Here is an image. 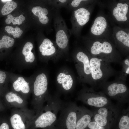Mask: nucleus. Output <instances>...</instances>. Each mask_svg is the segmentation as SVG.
Listing matches in <instances>:
<instances>
[{"mask_svg":"<svg viewBox=\"0 0 129 129\" xmlns=\"http://www.w3.org/2000/svg\"><path fill=\"white\" fill-rule=\"evenodd\" d=\"M47 104L43 107L34 121L36 128H46L50 127L56 122L57 115L63 102L58 96H48Z\"/></svg>","mask_w":129,"mask_h":129,"instance_id":"obj_1","label":"nucleus"},{"mask_svg":"<svg viewBox=\"0 0 129 129\" xmlns=\"http://www.w3.org/2000/svg\"><path fill=\"white\" fill-rule=\"evenodd\" d=\"M54 25L55 32V43L62 53L66 54L68 51L69 43L71 35L64 20L58 12L53 19Z\"/></svg>","mask_w":129,"mask_h":129,"instance_id":"obj_2","label":"nucleus"},{"mask_svg":"<svg viewBox=\"0 0 129 129\" xmlns=\"http://www.w3.org/2000/svg\"><path fill=\"white\" fill-rule=\"evenodd\" d=\"M81 111V108L73 102L63 103L56 122L66 129H76Z\"/></svg>","mask_w":129,"mask_h":129,"instance_id":"obj_3","label":"nucleus"},{"mask_svg":"<svg viewBox=\"0 0 129 129\" xmlns=\"http://www.w3.org/2000/svg\"><path fill=\"white\" fill-rule=\"evenodd\" d=\"M90 12L86 6L72 11L70 21L72 27L70 29L72 34L76 37L79 36L81 29L89 21Z\"/></svg>","mask_w":129,"mask_h":129,"instance_id":"obj_4","label":"nucleus"},{"mask_svg":"<svg viewBox=\"0 0 129 129\" xmlns=\"http://www.w3.org/2000/svg\"><path fill=\"white\" fill-rule=\"evenodd\" d=\"M48 85L47 77L44 73H42L37 76L34 83L33 92L38 112H40L43 108V104L49 96L46 95Z\"/></svg>","mask_w":129,"mask_h":129,"instance_id":"obj_5","label":"nucleus"},{"mask_svg":"<svg viewBox=\"0 0 129 129\" xmlns=\"http://www.w3.org/2000/svg\"><path fill=\"white\" fill-rule=\"evenodd\" d=\"M116 115V113L113 109L102 107L100 108L96 112L92 118L99 125L104 127L108 122L115 119Z\"/></svg>","mask_w":129,"mask_h":129,"instance_id":"obj_6","label":"nucleus"},{"mask_svg":"<svg viewBox=\"0 0 129 129\" xmlns=\"http://www.w3.org/2000/svg\"><path fill=\"white\" fill-rule=\"evenodd\" d=\"M40 52L43 56L51 58L60 56L63 54L57 45L55 41L44 38L39 47Z\"/></svg>","mask_w":129,"mask_h":129,"instance_id":"obj_7","label":"nucleus"},{"mask_svg":"<svg viewBox=\"0 0 129 129\" xmlns=\"http://www.w3.org/2000/svg\"><path fill=\"white\" fill-rule=\"evenodd\" d=\"M78 99L90 106L98 108L104 107L108 103V99L104 96H91L84 93L80 95Z\"/></svg>","mask_w":129,"mask_h":129,"instance_id":"obj_8","label":"nucleus"},{"mask_svg":"<svg viewBox=\"0 0 129 129\" xmlns=\"http://www.w3.org/2000/svg\"><path fill=\"white\" fill-rule=\"evenodd\" d=\"M57 81L60 88L64 92H68L72 89L73 80L70 74L60 72L57 75Z\"/></svg>","mask_w":129,"mask_h":129,"instance_id":"obj_9","label":"nucleus"},{"mask_svg":"<svg viewBox=\"0 0 129 129\" xmlns=\"http://www.w3.org/2000/svg\"><path fill=\"white\" fill-rule=\"evenodd\" d=\"M113 50L111 44L108 42L97 41L93 43L90 51L92 54L97 55L101 53L109 54L112 52Z\"/></svg>","mask_w":129,"mask_h":129,"instance_id":"obj_10","label":"nucleus"},{"mask_svg":"<svg viewBox=\"0 0 129 129\" xmlns=\"http://www.w3.org/2000/svg\"><path fill=\"white\" fill-rule=\"evenodd\" d=\"M128 9L129 6L126 3H118L113 10V15L118 22H126L128 19Z\"/></svg>","mask_w":129,"mask_h":129,"instance_id":"obj_11","label":"nucleus"},{"mask_svg":"<svg viewBox=\"0 0 129 129\" xmlns=\"http://www.w3.org/2000/svg\"><path fill=\"white\" fill-rule=\"evenodd\" d=\"M107 26V22L105 18L99 16L95 19L91 28V32L95 35H100L105 32Z\"/></svg>","mask_w":129,"mask_h":129,"instance_id":"obj_12","label":"nucleus"},{"mask_svg":"<svg viewBox=\"0 0 129 129\" xmlns=\"http://www.w3.org/2000/svg\"><path fill=\"white\" fill-rule=\"evenodd\" d=\"M92 118L91 113L85 109L81 108V111L76 124V129H85Z\"/></svg>","mask_w":129,"mask_h":129,"instance_id":"obj_13","label":"nucleus"},{"mask_svg":"<svg viewBox=\"0 0 129 129\" xmlns=\"http://www.w3.org/2000/svg\"><path fill=\"white\" fill-rule=\"evenodd\" d=\"M102 59L93 57L90 60L91 69V74L93 79H100L103 76V73L101 69V61Z\"/></svg>","mask_w":129,"mask_h":129,"instance_id":"obj_14","label":"nucleus"},{"mask_svg":"<svg viewBox=\"0 0 129 129\" xmlns=\"http://www.w3.org/2000/svg\"><path fill=\"white\" fill-rule=\"evenodd\" d=\"M76 57L78 62L83 64L84 73L87 75L91 74L90 60L87 55L84 52L79 51L76 54Z\"/></svg>","mask_w":129,"mask_h":129,"instance_id":"obj_15","label":"nucleus"},{"mask_svg":"<svg viewBox=\"0 0 129 129\" xmlns=\"http://www.w3.org/2000/svg\"><path fill=\"white\" fill-rule=\"evenodd\" d=\"M127 88L122 84L114 83L110 85L108 87V94L111 97H114L126 92Z\"/></svg>","mask_w":129,"mask_h":129,"instance_id":"obj_16","label":"nucleus"},{"mask_svg":"<svg viewBox=\"0 0 129 129\" xmlns=\"http://www.w3.org/2000/svg\"><path fill=\"white\" fill-rule=\"evenodd\" d=\"M13 86L17 91H21L25 94L28 93L30 90L28 83L22 77H19L13 83Z\"/></svg>","mask_w":129,"mask_h":129,"instance_id":"obj_17","label":"nucleus"},{"mask_svg":"<svg viewBox=\"0 0 129 129\" xmlns=\"http://www.w3.org/2000/svg\"><path fill=\"white\" fill-rule=\"evenodd\" d=\"M33 47L32 44L30 42H28L26 43L23 48L22 53L24 56L25 60L27 62L32 63L34 60V55L31 52Z\"/></svg>","mask_w":129,"mask_h":129,"instance_id":"obj_18","label":"nucleus"},{"mask_svg":"<svg viewBox=\"0 0 129 129\" xmlns=\"http://www.w3.org/2000/svg\"><path fill=\"white\" fill-rule=\"evenodd\" d=\"M11 125L14 129H25L26 126L21 116L15 113L10 118Z\"/></svg>","mask_w":129,"mask_h":129,"instance_id":"obj_19","label":"nucleus"},{"mask_svg":"<svg viewBox=\"0 0 129 129\" xmlns=\"http://www.w3.org/2000/svg\"><path fill=\"white\" fill-rule=\"evenodd\" d=\"M117 39L126 46L129 47V34L123 30L118 31L115 34Z\"/></svg>","mask_w":129,"mask_h":129,"instance_id":"obj_20","label":"nucleus"},{"mask_svg":"<svg viewBox=\"0 0 129 129\" xmlns=\"http://www.w3.org/2000/svg\"><path fill=\"white\" fill-rule=\"evenodd\" d=\"M87 1V0H70L66 8L69 10L73 11L85 6Z\"/></svg>","mask_w":129,"mask_h":129,"instance_id":"obj_21","label":"nucleus"},{"mask_svg":"<svg viewBox=\"0 0 129 129\" xmlns=\"http://www.w3.org/2000/svg\"><path fill=\"white\" fill-rule=\"evenodd\" d=\"M17 4L12 0L7 2L3 6L1 10L2 14L5 16L12 12L17 7Z\"/></svg>","mask_w":129,"mask_h":129,"instance_id":"obj_22","label":"nucleus"},{"mask_svg":"<svg viewBox=\"0 0 129 129\" xmlns=\"http://www.w3.org/2000/svg\"><path fill=\"white\" fill-rule=\"evenodd\" d=\"M7 18L5 20V23L9 24L11 22L13 25L21 24L25 20V17L21 14L19 16L14 17L11 15L9 14L7 16Z\"/></svg>","mask_w":129,"mask_h":129,"instance_id":"obj_23","label":"nucleus"},{"mask_svg":"<svg viewBox=\"0 0 129 129\" xmlns=\"http://www.w3.org/2000/svg\"><path fill=\"white\" fill-rule=\"evenodd\" d=\"M14 43V39L10 37L4 35L0 40V49L2 48H8L12 46Z\"/></svg>","mask_w":129,"mask_h":129,"instance_id":"obj_24","label":"nucleus"},{"mask_svg":"<svg viewBox=\"0 0 129 129\" xmlns=\"http://www.w3.org/2000/svg\"><path fill=\"white\" fill-rule=\"evenodd\" d=\"M5 30L9 34L12 35L14 38L20 37L23 33V31L17 27L14 28L11 26H7Z\"/></svg>","mask_w":129,"mask_h":129,"instance_id":"obj_25","label":"nucleus"},{"mask_svg":"<svg viewBox=\"0 0 129 129\" xmlns=\"http://www.w3.org/2000/svg\"><path fill=\"white\" fill-rule=\"evenodd\" d=\"M70 0H51L47 1L48 3L57 9L60 10L61 7H65Z\"/></svg>","mask_w":129,"mask_h":129,"instance_id":"obj_26","label":"nucleus"},{"mask_svg":"<svg viewBox=\"0 0 129 129\" xmlns=\"http://www.w3.org/2000/svg\"><path fill=\"white\" fill-rule=\"evenodd\" d=\"M5 98L7 101L10 102H16L21 104L23 102L22 99L20 97L12 92L8 93L5 96Z\"/></svg>","mask_w":129,"mask_h":129,"instance_id":"obj_27","label":"nucleus"},{"mask_svg":"<svg viewBox=\"0 0 129 129\" xmlns=\"http://www.w3.org/2000/svg\"><path fill=\"white\" fill-rule=\"evenodd\" d=\"M118 126L120 129H129V117L128 114H125L121 117Z\"/></svg>","mask_w":129,"mask_h":129,"instance_id":"obj_28","label":"nucleus"},{"mask_svg":"<svg viewBox=\"0 0 129 129\" xmlns=\"http://www.w3.org/2000/svg\"><path fill=\"white\" fill-rule=\"evenodd\" d=\"M87 127L89 129H105L104 127L99 125L94 121H91Z\"/></svg>","mask_w":129,"mask_h":129,"instance_id":"obj_29","label":"nucleus"},{"mask_svg":"<svg viewBox=\"0 0 129 129\" xmlns=\"http://www.w3.org/2000/svg\"><path fill=\"white\" fill-rule=\"evenodd\" d=\"M6 77L5 73L3 71L0 70V83H4Z\"/></svg>","mask_w":129,"mask_h":129,"instance_id":"obj_30","label":"nucleus"},{"mask_svg":"<svg viewBox=\"0 0 129 129\" xmlns=\"http://www.w3.org/2000/svg\"><path fill=\"white\" fill-rule=\"evenodd\" d=\"M0 129H10L8 125L6 123H4L0 126Z\"/></svg>","mask_w":129,"mask_h":129,"instance_id":"obj_31","label":"nucleus"},{"mask_svg":"<svg viewBox=\"0 0 129 129\" xmlns=\"http://www.w3.org/2000/svg\"><path fill=\"white\" fill-rule=\"evenodd\" d=\"M124 62L125 64L128 65V66H129V61L128 59H125L124 61Z\"/></svg>","mask_w":129,"mask_h":129,"instance_id":"obj_32","label":"nucleus"},{"mask_svg":"<svg viewBox=\"0 0 129 129\" xmlns=\"http://www.w3.org/2000/svg\"><path fill=\"white\" fill-rule=\"evenodd\" d=\"M126 73L127 74H129V67H128L126 70Z\"/></svg>","mask_w":129,"mask_h":129,"instance_id":"obj_33","label":"nucleus"},{"mask_svg":"<svg viewBox=\"0 0 129 129\" xmlns=\"http://www.w3.org/2000/svg\"><path fill=\"white\" fill-rule=\"evenodd\" d=\"M12 0H1V1H2V2H9V1H11Z\"/></svg>","mask_w":129,"mask_h":129,"instance_id":"obj_34","label":"nucleus"}]
</instances>
